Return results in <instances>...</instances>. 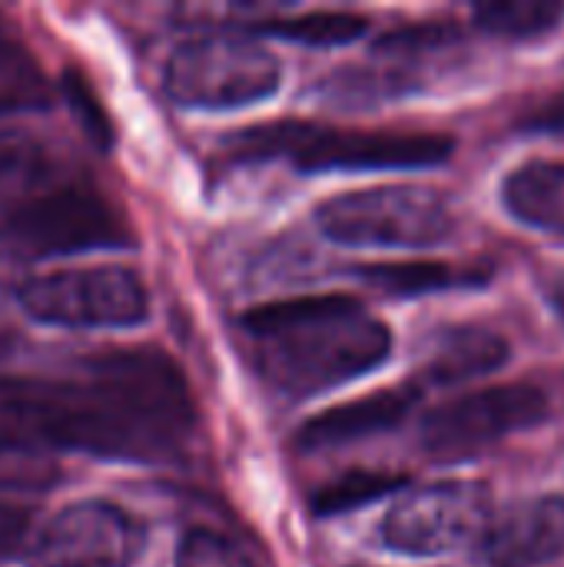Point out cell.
I'll return each instance as SVG.
<instances>
[{"label": "cell", "instance_id": "cell-1", "mask_svg": "<svg viewBox=\"0 0 564 567\" xmlns=\"http://www.w3.org/2000/svg\"><path fill=\"white\" fill-rule=\"evenodd\" d=\"M269 389L289 399L322 395L369 375L392 355V332L352 296H296L239 319Z\"/></svg>", "mask_w": 564, "mask_h": 567}, {"label": "cell", "instance_id": "cell-2", "mask_svg": "<svg viewBox=\"0 0 564 567\" xmlns=\"http://www.w3.org/2000/svg\"><path fill=\"white\" fill-rule=\"evenodd\" d=\"M0 429L17 449L50 445L113 462H166L176 452V442L140 425L86 375H0Z\"/></svg>", "mask_w": 564, "mask_h": 567}, {"label": "cell", "instance_id": "cell-3", "mask_svg": "<svg viewBox=\"0 0 564 567\" xmlns=\"http://www.w3.org/2000/svg\"><path fill=\"white\" fill-rule=\"evenodd\" d=\"M239 156H286L299 173H372L442 166L455 140L445 133L329 130L312 123H273L236 136Z\"/></svg>", "mask_w": 564, "mask_h": 567}, {"label": "cell", "instance_id": "cell-4", "mask_svg": "<svg viewBox=\"0 0 564 567\" xmlns=\"http://www.w3.org/2000/svg\"><path fill=\"white\" fill-rule=\"evenodd\" d=\"M316 226L339 246L432 249L455 233V209L429 186H372L319 203Z\"/></svg>", "mask_w": 564, "mask_h": 567}, {"label": "cell", "instance_id": "cell-5", "mask_svg": "<svg viewBox=\"0 0 564 567\" xmlns=\"http://www.w3.org/2000/svg\"><path fill=\"white\" fill-rule=\"evenodd\" d=\"M0 239L20 256H70L130 246V229L93 186L53 179L0 213Z\"/></svg>", "mask_w": 564, "mask_h": 567}, {"label": "cell", "instance_id": "cell-6", "mask_svg": "<svg viewBox=\"0 0 564 567\" xmlns=\"http://www.w3.org/2000/svg\"><path fill=\"white\" fill-rule=\"evenodd\" d=\"M283 63L259 40L236 33H206L180 43L166 66L170 100L189 110H236L269 100L279 90Z\"/></svg>", "mask_w": 564, "mask_h": 567}, {"label": "cell", "instance_id": "cell-7", "mask_svg": "<svg viewBox=\"0 0 564 567\" xmlns=\"http://www.w3.org/2000/svg\"><path fill=\"white\" fill-rule=\"evenodd\" d=\"M17 306L43 326L130 329L150 316V292L126 266H73L27 276Z\"/></svg>", "mask_w": 564, "mask_h": 567}, {"label": "cell", "instance_id": "cell-8", "mask_svg": "<svg viewBox=\"0 0 564 567\" xmlns=\"http://www.w3.org/2000/svg\"><path fill=\"white\" fill-rule=\"evenodd\" d=\"M492 515L495 498L485 482H435L396 498L379 538L406 558H442L482 545Z\"/></svg>", "mask_w": 564, "mask_h": 567}, {"label": "cell", "instance_id": "cell-9", "mask_svg": "<svg viewBox=\"0 0 564 567\" xmlns=\"http://www.w3.org/2000/svg\"><path fill=\"white\" fill-rule=\"evenodd\" d=\"M548 415V395L535 385H492L435 405L419 422V445L435 462H465L492 445L535 429Z\"/></svg>", "mask_w": 564, "mask_h": 567}, {"label": "cell", "instance_id": "cell-10", "mask_svg": "<svg viewBox=\"0 0 564 567\" xmlns=\"http://www.w3.org/2000/svg\"><path fill=\"white\" fill-rule=\"evenodd\" d=\"M146 551V525L116 502L66 505L23 548L27 567H133Z\"/></svg>", "mask_w": 564, "mask_h": 567}, {"label": "cell", "instance_id": "cell-11", "mask_svg": "<svg viewBox=\"0 0 564 567\" xmlns=\"http://www.w3.org/2000/svg\"><path fill=\"white\" fill-rule=\"evenodd\" d=\"M126 415L180 445L193 425V395L180 365L156 349L100 352L80 365Z\"/></svg>", "mask_w": 564, "mask_h": 567}, {"label": "cell", "instance_id": "cell-12", "mask_svg": "<svg viewBox=\"0 0 564 567\" xmlns=\"http://www.w3.org/2000/svg\"><path fill=\"white\" fill-rule=\"evenodd\" d=\"M492 567H539L564 555V495H539L492 515L482 538Z\"/></svg>", "mask_w": 564, "mask_h": 567}, {"label": "cell", "instance_id": "cell-13", "mask_svg": "<svg viewBox=\"0 0 564 567\" xmlns=\"http://www.w3.org/2000/svg\"><path fill=\"white\" fill-rule=\"evenodd\" d=\"M419 395H422L419 385H399V389H382V392L362 395L356 402L332 405V409L312 415L299 429L296 442L302 452H322V449H339L349 442L382 435L409 419Z\"/></svg>", "mask_w": 564, "mask_h": 567}, {"label": "cell", "instance_id": "cell-14", "mask_svg": "<svg viewBox=\"0 0 564 567\" xmlns=\"http://www.w3.org/2000/svg\"><path fill=\"white\" fill-rule=\"evenodd\" d=\"M509 342L485 329V326H455L432 339L429 355L419 369V389L422 385H462L472 379H482L489 372H499L509 362Z\"/></svg>", "mask_w": 564, "mask_h": 567}, {"label": "cell", "instance_id": "cell-15", "mask_svg": "<svg viewBox=\"0 0 564 567\" xmlns=\"http://www.w3.org/2000/svg\"><path fill=\"white\" fill-rule=\"evenodd\" d=\"M505 209L542 233L564 236V159H532L502 183Z\"/></svg>", "mask_w": 564, "mask_h": 567}, {"label": "cell", "instance_id": "cell-16", "mask_svg": "<svg viewBox=\"0 0 564 567\" xmlns=\"http://www.w3.org/2000/svg\"><path fill=\"white\" fill-rule=\"evenodd\" d=\"M53 90L33 50L17 27L0 13V116L23 110H47Z\"/></svg>", "mask_w": 564, "mask_h": 567}, {"label": "cell", "instance_id": "cell-17", "mask_svg": "<svg viewBox=\"0 0 564 567\" xmlns=\"http://www.w3.org/2000/svg\"><path fill=\"white\" fill-rule=\"evenodd\" d=\"M60 176L53 153L27 130H0V213Z\"/></svg>", "mask_w": 564, "mask_h": 567}, {"label": "cell", "instance_id": "cell-18", "mask_svg": "<svg viewBox=\"0 0 564 567\" xmlns=\"http://www.w3.org/2000/svg\"><path fill=\"white\" fill-rule=\"evenodd\" d=\"M356 279L389 296H429L459 286H479L485 282V272H465L449 262H379L356 269Z\"/></svg>", "mask_w": 564, "mask_h": 567}, {"label": "cell", "instance_id": "cell-19", "mask_svg": "<svg viewBox=\"0 0 564 567\" xmlns=\"http://www.w3.org/2000/svg\"><path fill=\"white\" fill-rule=\"evenodd\" d=\"M475 27L509 40H532L552 33L564 20L562 0H489L472 10Z\"/></svg>", "mask_w": 564, "mask_h": 567}, {"label": "cell", "instance_id": "cell-20", "mask_svg": "<svg viewBox=\"0 0 564 567\" xmlns=\"http://www.w3.org/2000/svg\"><path fill=\"white\" fill-rule=\"evenodd\" d=\"M259 30L306 47H342L359 40L369 30V20L349 10H312L299 17H273Z\"/></svg>", "mask_w": 564, "mask_h": 567}, {"label": "cell", "instance_id": "cell-21", "mask_svg": "<svg viewBox=\"0 0 564 567\" xmlns=\"http://www.w3.org/2000/svg\"><path fill=\"white\" fill-rule=\"evenodd\" d=\"M406 488V475H389V472H349L336 482H329L316 498L319 515H342L352 508H362L369 502L389 498Z\"/></svg>", "mask_w": 564, "mask_h": 567}, {"label": "cell", "instance_id": "cell-22", "mask_svg": "<svg viewBox=\"0 0 564 567\" xmlns=\"http://www.w3.org/2000/svg\"><path fill=\"white\" fill-rule=\"evenodd\" d=\"M30 525H33L30 485L0 482V565L27 548Z\"/></svg>", "mask_w": 564, "mask_h": 567}, {"label": "cell", "instance_id": "cell-23", "mask_svg": "<svg viewBox=\"0 0 564 567\" xmlns=\"http://www.w3.org/2000/svg\"><path fill=\"white\" fill-rule=\"evenodd\" d=\"M176 567H253V561L233 538L196 528L180 542Z\"/></svg>", "mask_w": 564, "mask_h": 567}, {"label": "cell", "instance_id": "cell-24", "mask_svg": "<svg viewBox=\"0 0 564 567\" xmlns=\"http://www.w3.org/2000/svg\"><path fill=\"white\" fill-rule=\"evenodd\" d=\"M63 96H66L73 116L80 120L83 133H86L100 150H106V146L113 143V123H110L106 110L100 106V100L93 96L86 76H80L76 70H66V73H63Z\"/></svg>", "mask_w": 564, "mask_h": 567}, {"label": "cell", "instance_id": "cell-25", "mask_svg": "<svg viewBox=\"0 0 564 567\" xmlns=\"http://www.w3.org/2000/svg\"><path fill=\"white\" fill-rule=\"evenodd\" d=\"M519 130L525 133H542V136H564V90L545 96L539 106H532L522 120Z\"/></svg>", "mask_w": 564, "mask_h": 567}, {"label": "cell", "instance_id": "cell-26", "mask_svg": "<svg viewBox=\"0 0 564 567\" xmlns=\"http://www.w3.org/2000/svg\"><path fill=\"white\" fill-rule=\"evenodd\" d=\"M23 279H27V272H23L20 259H17L13 252H0V312H3L10 302H17Z\"/></svg>", "mask_w": 564, "mask_h": 567}, {"label": "cell", "instance_id": "cell-27", "mask_svg": "<svg viewBox=\"0 0 564 567\" xmlns=\"http://www.w3.org/2000/svg\"><path fill=\"white\" fill-rule=\"evenodd\" d=\"M545 302L552 306V312L558 316V322L564 326V269L548 272V279H545Z\"/></svg>", "mask_w": 564, "mask_h": 567}, {"label": "cell", "instance_id": "cell-28", "mask_svg": "<svg viewBox=\"0 0 564 567\" xmlns=\"http://www.w3.org/2000/svg\"><path fill=\"white\" fill-rule=\"evenodd\" d=\"M10 449H17V445H13V439L0 429V452H10Z\"/></svg>", "mask_w": 564, "mask_h": 567}]
</instances>
